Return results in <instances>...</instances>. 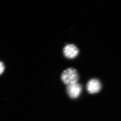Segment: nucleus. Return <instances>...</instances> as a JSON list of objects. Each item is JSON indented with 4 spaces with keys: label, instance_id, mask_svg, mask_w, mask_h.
Here are the masks:
<instances>
[{
    "label": "nucleus",
    "instance_id": "obj_1",
    "mask_svg": "<svg viewBox=\"0 0 121 121\" xmlns=\"http://www.w3.org/2000/svg\"><path fill=\"white\" fill-rule=\"evenodd\" d=\"M62 82L67 85L78 83V75L77 70L73 68H69L63 71L61 75Z\"/></svg>",
    "mask_w": 121,
    "mask_h": 121
},
{
    "label": "nucleus",
    "instance_id": "obj_2",
    "mask_svg": "<svg viewBox=\"0 0 121 121\" xmlns=\"http://www.w3.org/2000/svg\"><path fill=\"white\" fill-rule=\"evenodd\" d=\"M63 52L65 57L69 59H73L78 56L79 50L74 44H68L63 48Z\"/></svg>",
    "mask_w": 121,
    "mask_h": 121
},
{
    "label": "nucleus",
    "instance_id": "obj_3",
    "mask_svg": "<svg viewBox=\"0 0 121 121\" xmlns=\"http://www.w3.org/2000/svg\"><path fill=\"white\" fill-rule=\"evenodd\" d=\"M66 91L69 97L71 98H77L81 94L82 86L78 83L67 85Z\"/></svg>",
    "mask_w": 121,
    "mask_h": 121
},
{
    "label": "nucleus",
    "instance_id": "obj_4",
    "mask_svg": "<svg viewBox=\"0 0 121 121\" xmlns=\"http://www.w3.org/2000/svg\"><path fill=\"white\" fill-rule=\"evenodd\" d=\"M101 88V83L98 79H92L87 84L86 89L91 94H95L99 91Z\"/></svg>",
    "mask_w": 121,
    "mask_h": 121
},
{
    "label": "nucleus",
    "instance_id": "obj_5",
    "mask_svg": "<svg viewBox=\"0 0 121 121\" xmlns=\"http://www.w3.org/2000/svg\"><path fill=\"white\" fill-rule=\"evenodd\" d=\"M4 70V65L3 63L0 61V75L3 73Z\"/></svg>",
    "mask_w": 121,
    "mask_h": 121
}]
</instances>
